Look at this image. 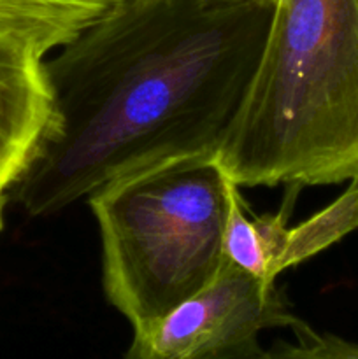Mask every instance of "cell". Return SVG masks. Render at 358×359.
I'll return each mask as SVG.
<instances>
[{"label":"cell","instance_id":"1","mask_svg":"<svg viewBox=\"0 0 358 359\" xmlns=\"http://www.w3.org/2000/svg\"><path fill=\"white\" fill-rule=\"evenodd\" d=\"M270 14L262 0H118L46 60L53 119L14 200L55 216L137 168L216 151Z\"/></svg>","mask_w":358,"mask_h":359},{"label":"cell","instance_id":"2","mask_svg":"<svg viewBox=\"0 0 358 359\" xmlns=\"http://www.w3.org/2000/svg\"><path fill=\"white\" fill-rule=\"evenodd\" d=\"M216 158L239 188L358 179V0L272 4Z\"/></svg>","mask_w":358,"mask_h":359},{"label":"cell","instance_id":"3","mask_svg":"<svg viewBox=\"0 0 358 359\" xmlns=\"http://www.w3.org/2000/svg\"><path fill=\"white\" fill-rule=\"evenodd\" d=\"M234 179L216 151L128 172L86 198L102 245V290L132 325H146L213 283Z\"/></svg>","mask_w":358,"mask_h":359},{"label":"cell","instance_id":"4","mask_svg":"<svg viewBox=\"0 0 358 359\" xmlns=\"http://www.w3.org/2000/svg\"><path fill=\"white\" fill-rule=\"evenodd\" d=\"M302 323L276 284H265L225 259L204 290L133 330L121 359H248L265 330Z\"/></svg>","mask_w":358,"mask_h":359},{"label":"cell","instance_id":"5","mask_svg":"<svg viewBox=\"0 0 358 359\" xmlns=\"http://www.w3.org/2000/svg\"><path fill=\"white\" fill-rule=\"evenodd\" d=\"M300 186L288 184L277 212L255 216L246 207L239 186L230 184L225 228V259L265 284H276L288 269L302 265L358 230V179L336 200L304 221L288 224Z\"/></svg>","mask_w":358,"mask_h":359},{"label":"cell","instance_id":"6","mask_svg":"<svg viewBox=\"0 0 358 359\" xmlns=\"http://www.w3.org/2000/svg\"><path fill=\"white\" fill-rule=\"evenodd\" d=\"M53 119L44 55L0 35V195L27 170Z\"/></svg>","mask_w":358,"mask_h":359},{"label":"cell","instance_id":"7","mask_svg":"<svg viewBox=\"0 0 358 359\" xmlns=\"http://www.w3.org/2000/svg\"><path fill=\"white\" fill-rule=\"evenodd\" d=\"M118 0H0V35L35 46L42 55L72 42Z\"/></svg>","mask_w":358,"mask_h":359},{"label":"cell","instance_id":"8","mask_svg":"<svg viewBox=\"0 0 358 359\" xmlns=\"http://www.w3.org/2000/svg\"><path fill=\"white\" fill-rule=\"evenodd\" d=\"M291 332L293 340H274L248 359H358V344L333 333L316 332L305 321Z\"/></svg>","mask_w":358,"mask_h":359},{"label":"cell","instance_id":"9","mask_svg":"<svg viewBox=\"0 0 358 359\" xmlns=\"http://www.w3.org/2000/svg\"><path fill=\"white\" fill-rule=\"evenodd\" d=\"M209 2H246V0H209ZM262 2H267V4H270V6H272L276 0H262Z\"/></svg>","mask_w":358,"mask_h":359},{"label":"cell","instance_id":"10","mask_svg":"<svg viewBox=\"0 0 358 359\" xmlns=\"http://www.w3.org/2000/svg\"><path fill=\"white\" fill-rule=\"evenodd\" d=\"M0 230H2V195H0Z\"/></svg>","mask_w":358,"mask_h":359}]
</instances>
